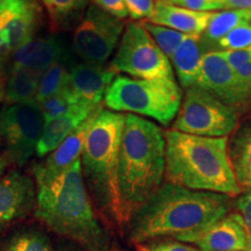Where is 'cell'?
Listing matches in <instances>:
<instances>
[{"label":"cell","mask_w":251,"mask_h":251,"mask_svg":"<svg viewBox=\"0 0 251 251\" xmlns=\"http://www.w3.org/2000/svg\"><path fill=\"white\" fill-rule=\"evenodd\" d=\"M233 208L226 194L194 191L163 183L128 221V233L135 244L172 237L190 243Z\"/></svg>","instance_id":"obj_1"},{"label":"cell","mask_w":251,"mask_h":251,"mask_svg":"<svg viewBox=\"0 0 251 251\" xmlns=\"http://www.w3.org/2000/svg\"><path fill=\"white\" fill-rule=\"evenodd\" d=\"M35 216L83 251H108L111 238L94 212L80 159L47 184L37 185Z\"/></svg>","instance_id":"obj_2"},{"label":"cell","mask_w":251,"mask_h":251,"mask_svg":"<svg viewBox=\"0 0 251 251\" xmlns=\"http://www.w3.org/2000/svg\"><path fill=\"white\" fill-rule=\"evenodd\" d=\"M228 141L229 137L165 131V180L194 191L240 196Z\"/></svg>","instance_id":"obj_3"},{"label":"cell","mask_w":251,"mask_h":251,"mask_svg":"<svg viewBox=\"0 0 251 251\" xmlns=\"http://www.w3.org/2000/svg\"><path fill=\"white\" fill-rule=\"evenodd\" d=\"M165 133L155 122L125 114L119 153V190L126 221L163 185Z\"/></svg>","instance_id":"obj_4"},{"label":"cell","mask_w":251,"mask_h":251,"mask_svg":"<svg viewBox=\"0 0 251 251\" xmlns=\"http://www.w3.org/2000/svg\"><path fill=\"white\" fill-rule=\"evenodd\" d=\"M124 124V113L102 109L89 130L80 157L91 199L107 224L118 228L127 226L118 180Z\"/></svg>","instance_id":"obj_5"},{"label":"cell","mask_w":251,"mask_h":251,"mask_svg":"<svg viewBox=\"0 0 251 251\" xmlns=\"http://www.w3.org/2000/svg\"><path fill=\"white\" fill-rule=\"evenodd\" d=\"M183 96V90L175 80L117 75L106 91L103 102L109 111L150 118L169 126L177 117Z\"/></svg>","instance_id":"obj_6"},{"label":"cell","mask_w":251,"mask_h":251,"mask_svg":"<svg viewBox=\"0 0 251 251\" xmlns=\"http://www.w3.org/2000/svg\"><path fill=\"white\" fill-rule=\"evenodd\" d=\"M240 114L200 86L185 89L171 129L206 137H229L240 126Z\"/></svg>","instance_id":"obj_7"},{"label":"cell","mask_w":251,"mask_h":251,"mask_svg":"<svg viewBox=\"0 0 251 251\" xmlns=\"http://www.w3.org/2000/svg\"><path fill=\"white\" fill-rule=\"evenodd\" d=\"M109 67L134 78L175 80L170 59L158 48L142 21L126 25Z\"/></svg>","instance_id":"obj_8"},{"label":"cell","mask_w":251,"mask_h":251,"mask_svg":"<svg viewBox=\"0 0 251 251\" xmlns=\"http://www.w3.org/2000/svg\"><path fill=\"white\" fill-rule=\"evenodd\" d=\"M45 124L36 101L5 105L0 111V147L6 162L26 165L36 153Z\"/></svg>","instance_id":"obj_9"},{"label":"cell","mask_w":251,"mask_h":251,"mask_svg":"<svg viewBox=\"0 0 251 251\" xmlns=\"http://www.w3.org/2000/svg\"><path fill=\"white\" fill-rule=\"evenodd\" d=\"M122 19L90 5L78 24L72 39L75 54L84 63L105 65L118 48L125 30Z\"/></svg>","instance_id":"obj_10"},{"label":"cell","mask_w":251,"mask_h":251,"mask_svg":"<svg viewBox=\"0 0 251 251\" xmlns=\"http://www.w3.org/2000/svg\"><path fill=\"white\" fill-rule=\"evenodd\" d=\"M197 85L236 111L240 117L251 112V100L242 79L219 51L203 55Z\"/></svg>","instance_id":"obj_11"},{"label":"cell","mask_w":251,"mask_h":251,"mask_svg":"<svg viewBox=\"0 0 251 251\" xmlns=\"http://www.w3.org/2000/svg\"><path fill=\"white\" fill-rule=\"evenodd\" d=\"M37 20V5L30 0H11L0 6V59L34 39Z\"/></svg>","instance_id":"obj_12"},{"label":"cell","mask_w":251,"mask_h":251,"mask_svg":"<svg viewBox=\"0 0 251 251\" xmlns=\"http://www.w3.org/2000/svg\"><path fill=\"white\" fill-rule=\"evenodd\" d=\"M36 188L30 176L18 170L0 178V233L35 208Z\"/></svg>","instance_id":"obj_13"},{"label":"cell","mask_w":251,"mask_h":251,"mask_svg":"<svg viewBox=\"0 0 251 251\" xmlns=\"http://www.w3.org/2000/svg\"><path fill=\"white\" fill-rule=\"evenodd\" d=\"M102 109L103 108H100L94 112L89 119H86L83 124L78 126L54 151L46 156L45 161L34 166L33 174L36 181V186L47 184L57 178L63 172L67 171L75 162L80 159L89 130L92 127L97 115Z\"/></svg>","instance_id":"obj_14"},{"label":"cell","mask_w":251,"mask_h":251,"mask_svg":"<svg viewBox=\"0 0 251 251\" xmlns=\"http://www.w3.org/2000/svg\"><path fill=\"white\" fill-rule=\"evenodd\" d=\"M68 47L59 36L34 37L12 54V69H25L42 75L55 63L69 61Z\"/></svg>","instance_id":"obj_15"},{"label":"cell","mask_w":251,"mask_h":251,"mask_svg":"<svg viewBox=\"0 0 251 251\" xmlns=\"http://www.w3.org/2000/svg\"><path fill=\"white\" fill-rule=\"evenodd\" d=\"M117 72L111 67L78 63L70 68L67 89L81 101L100 106Z\"/></svg>","instance_id":"obj_16"},{"label":"cell","mask_w":251,"mask_h":251,"mask_svg":"<svg viewBox=\"0 0 251 251\" xmlns=\"http://www.w3.org/2000/svg\"><path fill=\"white\" fill-rule=\"evenodd\" d=\"M190 243L201 251H248L247 234L236 212L228 213L194 236Z\"/></svg>","instance_id":"obj_17"},{"label":"cell","mask_w":251,"mask_h":251,"mask_svg":"<svg viewBox=\"0 0 251 251\" xmlns=\"http://www.w3.org/2000/svg\"><path fill=\"white\" fill-rule=\"evenodd\" d=\"M212 15L213 12L192 11L164 0H155L153 13L147 21L190 36H201L207 29Z\"/></svg>","instance_id":"obj_18"},{"label":"cell","mask_w":251,"mask_h":251,"mask_svg":"<svg viewBox=\"0 0 251 251\" xmlns=\"http://www.w3.org/2000/svg\"><path fill=\"white\" fill-rule=\"evenodd\" d=\"M100 108H102V105L94 106L90 102L80 101L70 112L47 121L43 128L42 136L37 144V157L42 158L54 151L78 126L83 124L86 119H89L94 112Z\"/></svg>","instance_id":"obj_19"},{"label":"cell","mask_w":251,"mask_h":251,"mask_svg":"<svg viewBox=\"0 0 251 251\" xmlns=\"http://www.w3.org/2000/svg\"><path fill=\"white\" fill-rule=\"evenodd\" d=\"M208 52L201 36H190L178 47L170 58L172 69L183 89L196 86L202 67L203 55Z\"/></svg>","instance_id":"obj_20"},{"label":"cell","mask_w":251,"mask_h":251,"mask_svg":"<svg viewBox=\"0 0 251 251\" xmlns=\"http://www.w3.org/2000/svg\"><path fill=\"white\" fill-rule=\"evenodd\" d=\"M228 152L238 187L242 192L251 191V120L231 134Z\"/></svg>","instance_id":"obj_21"},{"label":"cell","mask_w":251,"mask_h":251,"mask_svg":"<svg viewBox=\"0 0 251 251\" xmlns=\"http://www.w3.org/2000/svg\"><path fill=\"white\" fill-rule=\"evenodd\" d=\"M248 23H251V9H224L213 12L207 29L201 35L206 49L211 51L216 41L227 35L235 28Z\"/></svg>","instance_id":"obj_22"},{"label":"cell","mask_w":251,"mask_h":251,"mask_svg":"<svg viewBox=\"0 0 251 251\" xmlns=\"http://www.w3.org/2000/svg\"><path fill=\"white\" fill-rule=\"evenodd\" d=\"M41 76L42 75L25 69H12L4 90L7 103L35 101Z\"/></svg>","instance_id":"obj_23"},{"label":"cell","mask_w":251,"mask_h":251,"mask_svg":"<svg viewBox=\"0 0 251 251\" xmlns=\"http://www.w3.org/2000/svg\"><path fill=\"white\" fill-rule=\"evenodd\" d=\"M55 26L70 27L80 19L89 6V0H42Z\"/></svg>","instance_id":"obj_24"},{"label":"cell","mask_w":251,"mask_h":251,"mask_svg":"<svg viewBox=\"0 0 251 251\" xmlns=\"http://www.w3.org/2000/svg\"><path fill=\"white\" fill-rule=\"evenodd\" d=\"M68 63L69 61L57 62L43 72L36 93L35 101L37 103L45 101L46 99L59 93L67 87L71 68L68 67Z\"/></svg>","instance_id":"obj_25"},{"label":"cell","mask_w":251,"mask_h":251,"mask_svg":"<svg viewBox=\"0 0 251 251\" xmlns=\"http://www.w3.org/2000/svg\"><path fill=\"white\" fill-rule=\"evenodd\" d=\"M2 251H51L49 237L37 229H26L9 237Z\"/></svg>","instance_id":"obj_26"},{"label":"cell","mask_w":251,"mask_h":251,"mask_svg":"<svg viewBox=\"0 0 251 251\" xmlns=\"http://www.w3.org/2000/svg\"><path fill=\"white\" fill-rule=\"evenodd\" d=\"M144 28L149 33V35L152 37V40L155 41V43L158 46V48L164 52L166 57L170 59L172 55L175 54V51L177 50L181 43L184 42L190 35L180 33L171 28L159 26V25H155L149 23V21H142Z\"/></svg>","instance_id":"obj_27"},{"label":"cell","mask_w":251,"mask_h":251,"mask_svg":"<svg viewBox=\"0 0 251 251\" xmlns=\"http://www.w3.org/2000/svg\"><path fill=\"white\" fill-rule=\"evenodd\" d=\"M80 101L81 100L78 99L71 91H69L65 87L61 92L46 99L45 101L40 102L39 105L41 112L43 114V118H45L47 122L70 112Z\"/></svg>","instance_id":"obj_28"},{"label":"cell","mask_w":251,"mask_h":251,"mask_svg":"<svg viewBox=\"0 0 251 251\" xmlns=\"http://www.w3.org/2000/svg\"><path fill=\"white\" fill-rule=\"evenodd\" d=\"M251 46V23L229 31L227 35L221 37L213 45L211 51H230L240 50Z\"/></svg>","instance_id":"obj_29"},{"label":"cell","mask_w":251,"mask_h":251,"mask_svg":"<svg viewBox=\"0 0 251 251\" xmlns=\"http://www.w3.org/2000/svg\"><path fill=\"white\" fill-rule=\"evenodd\" d=\"M235 212L240 215L247 234L248 251H251V191H247L233 202Z\"/></svg>","instance_id":"obj_30"},{"label":"cell","mask_w":251,"mask_h":251,"mask_svg":"<svg viewBox=\"0 0 251 251\" xmlns=\"http://www.w3.org/2000/svg\"><path fill=\"white\" fill-rule=\"evenodd\" d=\"M136 251H201L198 248L187 246L179 241H150L146 243L135 244Z\"/></svg>","instance_id":"obj_31"},{"label":"cell","mask_w":251,"mask_h":251,"mask_svg":"<svg viewBox=\"0 0 251 251\" xmlns=\"http://www.w3.org/2000/svg\"><path fill=\"white\" fill-rule=\"evenodd\" d=\"M128 15L134 21L149 20L153 13V0H125Z\"/></svg>","instance_id":"obj_32"},{"label":"cell","mask_w":251,"mask_h":251,"mask_svg":"<svg viewBox=\"0 0 251 251\" xmlns=\"http://www.w3.org/2000/svg\"><path fill=\"white\" fill-rule=\"evenodd\" d=\"M164 1L198 12H218L225 9L224 0H164Z\"/></svg>","instance_id":"obj_33"},{"label":"cell","mask_w":251,"mask_h":251,"mask_svg":"<svg viewBox=\"0 0 251 251\" xmlns=\"http://www.w3.org/2000/svg\"><path fill=\"white\" fill-rule=\"evenodd\" d=\"M93 4L103 9L107 13L114 15L124 20L128 15L127 7H126L125 0H93Z\"/></svg>","instance_id":"obj_34"},{"label":"cell","mask_w":251,"mask_h":251,"mask_svg":"<svg viewBox=\"0 0 251 251\" xmlns=\"http://www.w3.org/2000/svg\"><path fill=\"white\" fill-rule=\"evenodd\" d=\"M224 57L227 59V62L234 69H236L241 65L251 61V46L247 48L240 50H230V51H219Z\"/></svg>","instance_id":"obj_35"},{"label":"cell","mask_w":251,"mask_h":251,"mask_svg":"<svg viewBox=\"0 0 251 251\" xmlns=\"http://www.w3.org/2000/svg\"><path fill=\"white\" fill-rule=\"evenodd\" d=\"M235 70H236L237 75L240 76L241 79H242L244 86H246V89L248 91V94H249V98L251 100V61L236 68Z\"/></svg>","instance_id":"obj_36"},{"label":"cell","mask_w":251,"mask_h":251,"mask_svg":"<svg viewBox=\"0 0 251 251\" xmlns=\"http://www.w3.org/2000/svg\"><path fill=\"white\" fill-rule=\"evenodd\" d=\"M225 9H251V0H224Z\"/></svg>","instance_id":"obj_37"},{"label":"cell","mask_w":251,"mask_h":251,"mask_svg":"<svg viewBox=\"0 0 251 251\" xmlns=\"http://www.w3.org/2000/svg\"><path fill=\"white\" fill-rule=\"evenodd\" d=\"M54 251H83V250H81L78 246H76V244H75V246H71V244H68V243H58L57 246H56Z\"/></svg>","instance_id":"obj_38"},{"label":"cell","mask_w":251,"mask_h":251,"mask_svg":"<svg viewBox=\"0 0 251 251\" xmlns=\"http://www.w3.org/2000/svg\"><path fill=\"white\" fill-rule=\"evenodd\" d=\"M6 166H7V162H6V159L4 157H0V178H1L2 175L5 174Z\"/></svg>","instance_id":"obj_39"},{"label":"cell","mask_w":251,"mask_h":251,"mask_svg":"<svg viewBox=\"0 0 251 251\" xmlns=\"http://www.w3.org/2000/svg\"><path fill=\"white\" fill-rule=\"evenodd\" d=\"M4 71H2V68H1V64H0V91H4Z\"/></svg>","instance_id":"obj_40"},{"label":"cell","mask_w":251,"mask_h":251,"mask_svg":"<svg viewBox=\"0 0 251 251\" xmlns=\"http://www.w3.org/2000/svg\"><path fill=\"white\" fill-rule=\"evenodd\" d=\"M8 1H11V0H0V6L6 4V2H8Z\"/></svg>","instance_id":"obj_41"},{"label":"cell","mask_w":251,"mask_h":251,"mask_svg":"<svg viewBox=\"0 0 251 251\" xmlns=\"http://www.w3.org/2000/svg\"><path fill=\"white\" fill-rule=\"evenodd\" d=\"M2 97H4V91H0V100L2 99Z\"/></svg>","instance_id":"obj_42"},{"label":"cell","mask_w":251,"mask_h":251,"mask_svg":"<svg viewBox=\"0 0 251 251\" xmlns=\"http://www.w3.org/2000/svg\"><path fill=\"white\" fill-rule=\"evenodd\" d=\"M108 251H121V250H119V249H109Z\"/></svg>","instance_id":"obj_43"}]
</instances>
